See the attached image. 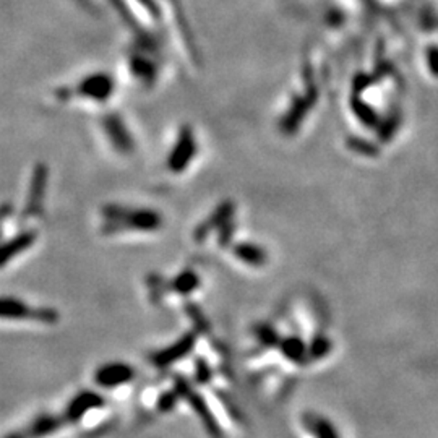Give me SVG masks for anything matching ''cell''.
Instances as JSON below:
<instances>
[{
	"instance_id": "cell-1",
	"label": "cell",
	"mask_w": 438,
	"mask_h": 438,
	"mask_svg": "<svg viewBox=\"0 0 438 438\" xmlns=\"http://www.w3.org/2000/svg\"><path fill=\"white\" fill-rule=\"evenodd\" d=\"M101 216H103L101 232L104 236H114L124 231L155 232L160 231L164 222L160 213L150 208H129L117 203H108L101 208Z\"/></svg>"
},
{
	"instance_id": "cell-2",
	"label": "cell",
	"mask_w": 438,
	"mask_h": 438,
	"mask_svg": "<svg viewBox=\"0 0 438 438\" xmlns=\"http://www.w3.org/2000/svg\"><path fill=\"white\" fill-rule=\"evenodd\" d=\"M172 381H174V388L177 390V393L181 395V398L185 401L187 404L190 406V409L198 416V419H200V422L203 424V427H205V430L208 432V434L215 438H221L222 429H221V425H219L215 414H213L211 407L206 402L205 396H203L200 391H197L195 388H193L192 383L185 379V376L174 375Z\"/></svg>"
},
{
	"instance_id": "cell-3",
	"label": "cell",
	"mask_w": 438,
	"mask_h": 438,
	"mask_svg": "<svg viewBox=\"0 0 438 438\" xmlns=\"http://www.w3.org/2000/svg\"><path fill=\"white\" fill-rule=\"evenodd\" d=\"M197 339L198 333L195 330L187 331V333H183L181 338L176 341V343L166 346V348L151 354L150 362L155 365L156 369H167L169 365H174L176 362H179V360L185 359L197 346Z\"/></svg>"
},
{
	"instance_id": "cell-4",
	"label": "cell",
	"mask_w": 438,
	"mask_h": 438,
	"mask_svg": "<svg viewBox=\"0 0 438 438\" xmlns=\"http://www.w3.org/2000/svg\"><path fill=\"white\" fill-rule=\"evenodd\" d=\"M48 179H49L48 166L43 164V162H38L33 169L31 182H29V188H28L27 203H24L23 215L27 218H36L43 215Z\"/></svg>"
},
{
	"instance_id": "cell-5",
	"label": "cell",
	"mask_w": 438,
	"mask_h": 438,
	"mask_svg": "<svg viewBox=\"0 0 438 438\" xmlns=\"http://www.w3.org/2000/svg\"><path fill=\"white\" fill-rule=\"evenodd\" d=\"M197 155V140L193 136V132L188 127H182L177 136L176 145L167 157V169L174 174H181L190 164L193 156Z\"/></svg>"
},
{
	"instance_id": "cell-6",
	"label": "cell",
	"mask_w": 438,
	"mask_h": 438,
	"mask_svg": "<svg viewBox=\"0 0 438 438\" xmlns=\"http://www.w3.org/2000/svg\"><path fill=\"white\" fill-rule=\"evenodd\" d=\"M106 406L104 396L98 393V391H91V390H83L80 393H76L70 402L65 407L64 411V421L65 424L73 425L78 424V422L83 419V417L88 414L90 411L101 409V407Z\"/></svg>"
},
{
	"instance_id": "cell-7",
	"label": "cell",
	"mask_w": 438,
	"mask_h": 438,
	"mask_svg": "<svg viewBox=\"0 0 438 438\" xmlns=\"http://www.w3.org/2000/svg\"><path fill=\"white\" fill-rule=\"evenodd\" d=\"M234 213H236V203L231 200H224L222 203L215 208V211L208 216L205 221H202L198 226L193 229V241L202 243L205 242L208 237L211 236L213 231H219L224 224L232 221Z\"/></svg>"
},
{
	"instance_id": "cell-8",
	"label": "cell",
	"mask_w": 438,
	"mask_h": 438,
	"mask_svg": "<svg viewBox=\"0 0 438 438\" xmlns=\"http://www.w3.org/2000/svg\"><path fill=\"white\" fill-rule=\"evenodd\" d=\"M135 379V369L125 362H109L94 372V383L99 388L111 390L130 383Z\"/></svg>"
},
{
	"instance_id": "cell-9",
	"label": "cell",
	"mask_w": 438,
	"mask_h": 438,
	"mask_svg": "<svg viewBox=\"0 0 438 438\" xmlns=\"http://www.w3.org/2000/svg\"><path fill=\"white\" fill-rule=\"evenodd\" d=\"M38 234L34 229H27V231H22L18 236H15L7 241L2 246V252H0V264L5 267L10 260H13L15 257H18L20 253L27 252L28 248H31L36 242Z\"/></svg>"
},
{
	"instance_id": "cell-10",
	"label": "cell",
	"mask_w": 438,
	"mask_h": 438,
	"mask_svg": "<svg viewBox=\"0 0 438 438\" xmlns=\"http://www.w3.org/2000/svg\"><path fill=\"white\" fill-rule=\"evenodd\" d=\"M279 351H281L283 358H286L294 365H307L310 362L309 344L297 334L283 336Z\"/></svg>"
},
{
	"instance_id": "cell-11",
	"label": "cell",
	"mask_w": 438,
	"mask_h": 438,
	"mask_svg": "<svg viewBox=\"0 0 438 438\" xmlns=\"http://www.w3.org/2000/svg\"><path fill=\"white\" fill-rule=\"evenodd\" d=\"M231 250L234 257L252 268H262L268 263L267 250L262 246H257L253 242H236L232 243Z\"/></svg>"
},
{
	"instance_id": "cell-12",
	"label": "cell",
	"mask_w": 438,
	"mask_h": 438,
	"mask_svg": "<svg viewBox=\"0 0 438 438\" xmlns=\"http://www.w3.org/2000/svg\"><path fill=\"white\" fill-rule=\"evenodd\" d=\"M64 424L65 421L62 416L41 414L24 429V434H27V438H44L59 432Z\"/></svg>"
},
{
	"instance_id": "cell-13",
	"label": "cell",
	"mask_w": 438,
	"mask_h": 438,
	"mask_svg": "<svg viewBox=\"0 0 438 438\" xmlns=\"http://www.w3.org/2000/svg\"><path fill=\"white\" fill-rule=\"evenodd\" d=\"M106 132H108L111 143L117 151L125 153V155L134 151V140L119 119L106 120Z\"/></svg>"
},
{
	"instance_id": "cell-14",
	"label": "cell",
	"mask_w": 438,
	"mask_h": 438,
	"mask_svg": "<svg viewBox=\"0 0 438 438\" xmlns=\"http://www.w3.org/2000/svg\"><path fill=\"white\" fill-rule=\"evenodd\" d=\"M198 288H200V276H198L197 271H193V269H183L179 274H176V276L171 279V283L167 284V289H169V291L176 292L177 295H182V297H188V295L195 292Z\"/></svg>"
},
{
	"instance_id": "cell-15",
	"label": "cell",
	"mask_w": 438,
	"mask_h": 438,
	"mask_svg": "<svg viewBox=\"0 0 438 438\" xmlns=\"http://www.w3.org/2000/svg\"><path fill=\"white\" fill-rule=\"evenodd\" d=\"M0 315L3 320H33L34 309L18 297H3Z\"/></svg>"
},
{
	"instance_id": "cell-16",
	"label": "cell",
	"mask_w": 438,
	"mask_h": 438,
	"mask_svg": "<svg viewBox=\"0 0 438 438\" xmlns=\"http://www.w3.org/2000/svg\"><path fill=\"white\" fill-rule=\"evenodd\" d=\"M302 422L305 429H307L315 438H339L333 424H331L328 419H323V417H320L317 414L305 412Z\"/></svg>"
},
{
	"instance_id": "cell-17",
	"label": "cell",
	"mask_w": 438,
	"mask_h": 438,
	"mask_svg": "<svg viewBox=\"0 0 438 438\" xmlns=\"http://www.w3.org/2000/svg\"><path fill=\"white\" fill-rule=\"evenodd\" d=\"M253 336L263 348H279L283 336L278 333L276 328H273L268 323H257L253 327Z\"/></svg>"
},
{
	"instance_id": "cell-18",
	"label": "cell",
	"mask_w": 438,
	"mask_h": 438,
	"mask_svg": "<svg viewBox=\"0 0 438 438\" xmlns=\"http://www.w3.org/2000/svg\"><path fill=\"white\" fill-rule=\"evenodd\" d=\"M183 309H185L187 317L192 320L193 328H195V331H197L198 334L211 333L210 320L206 318V315L203 313V310L198 307L195 302H185V305H183Z\"/></svg>"
},
{
	"instance_id": "cell-19",
	"label": "cell",
	"mask_w": 438,
	"mask_h": 438,
	"mask_svg": "<svg viewBox=\"0 0 438 438\" xmlns=\"http://www.w3.org/2000/svg\"><path fill=\"white\" fill-rule=\"evenodd\" d=\"M330 351H331V341L325 334L317 333L309 344L310 360H322L330 354Z\"/></svg>"
},
{
	"instance_id": "cell-20",
	"label": "cell",
	"mask_w": 438,
	"mask_h": 438,
	"mask_svg": "<svg viewBox=\"0 0 438 438\" xmlns=\"http://www.w3.org/2000/svg\"><path fill=\"white\" fill-rule=\"evenodd\" d=\"M181 400H182L181 395L177 393L176 388L166 390V391H162L160 396H157L156 409L160 411L161 414H166V412L174 411L176 407H177V404H179Z\"/></svg>"
},
{
	"instance_id": "cell-21",
	"label": "cell",
	"mask_w": 438,
	"mask_h": 438,
	"mask_svg": "<svg viewBox=\"0 0 438 438\" xmlns=\"http://www.w3.org/2000/svg\"><path fill=\"white\" fill-rule=\"evenodd\" d=\"M213 380V369L203 358L195 360V381L198 385H208Z\"/></svg>"
},
{
	"instance_id": "cell-22",
	"label": "cell",
	"mask_w": 438,
	"mask_h": 438,
	"mask_svg": "<svg viewBox=\"0 0 438 438\" xmlns=\"http://www.w3.org/2000/svg\"><path fill=\"white\" fill-rule=\"evenodd\" d=\"M215 395H216V398L222 402L224 409H226V412L229 414V417H231V419H234L236 422H243L242 411L239 409V407H237L236 404H234V401H232L231 398H229V396H227L226 393H222V391L216 390Z\"/></svg>"
},
{
	"instance_id": "cell-23",
	"label": "cell",
	"mask_w": 438,
	"mask_h": 438,
	"mask_svg": "<svg viewBox=\"0 0 438 438\" xmlns=\"http://www.w3.org/2000/svg\"><path fill=\"white\" fill-rule=\"evenodd\" d=\"M60 315L52 307H38L34 309V322L44 323V325H55L59 322Z\"/></svg>"
},
{
	"instance_id": "cell-24",
	"label": "cell",
	"mask_w": 438,
	"mask_h": 438,
	"mask_svg": "<svg viewBox=\"0 0 438 438\" xmlns=\"http://www.w3.org/2000/svg\"><path fill=\"white\" fill-rule=\"evenodd\" d=\"M218 243L221 246L222 248L226 247H232V237H234V232H236V222L234 221H229L224 224V226L219 229L218 231Z\"/></svg>"
},
{
	"instance_id": "cell-25",
	"label": "cell",
	"mask_w": 438,
	"mask_h": 438,
	"mask_svg": "<svg viewBox=\"0 0 438 438\" xmlns=\"http://www.w3.org/2000/svg\"><path fill=\"white\" fill-rule=\"evenodd\" d=\"M5 438H27V434H24V430L12 432V434H8Z\"/></svg>"
}]
</instances>
